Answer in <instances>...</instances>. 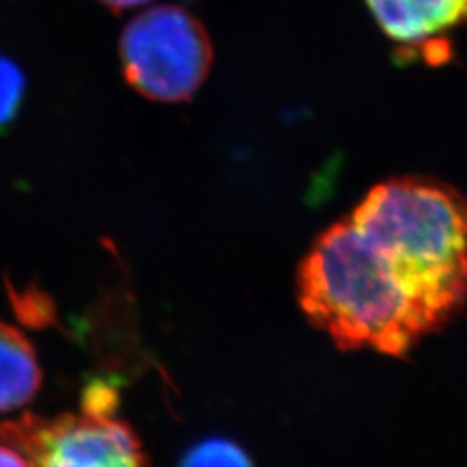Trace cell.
I'll list each match as a JSON object with an SVG mask.
<instances>
[{
    "instance_id": "cell-4",
    "label": "cell",
    "mask_w": 467,
    "mask_h": 467,
    "mask_svg": "<svg viewBox=\"0 0 467 467\" xmlns=\"http://www.w3.org/2000/svg\"><path fill=\"white\" fill-rule=\"evenodd\" d=\"M125 80L156 102L189 100L210 75L213 47L198 17L163 4L134 17L119 36Z\"/></svg>"
},
{
    "instance_id": "cell-5",
    "label": "cell",
    "mask_w": 467,
    "mask_h": 467,
    "mask_svg": "<svg viewBox=\"0 0 467 467\" xmlns=\"http://www.w3.org/2000/svg\"><path fill=\"white\" fill-rule=\"evenodd\" d=\"M383 34L399 47L447 52V36L467 21V0H366Z\"/></svg>"
},
{
    "instance_id": "cell-9",
    "label": "cell",
    "mask_w": 467,
    "mask_h": 467,
    "mask_svg": "<svg viewBox=\"0 0 467 467\" xmlns=\"http://www.w3.org/2000/svg\"><path fill=\"white\" fill-rule=\"evenodd\" d=\"M0 467H30L26 459L11 445H0Z\"/></svg>"
},
{
    "instance_id": "cell-1",
    "label": "cell",
    "mask_w": 467,
    "mask_h": 467,
    "mask_svg": "<svg viewBox=\"0 0 467 467\" xmlns=\"http://www.w3.org/2000/svg\"><path fill=\"white\" fill-rule=\"evenodd\" d=\"M379 267L436 333L467 303V200L455 189L400 177L370 189L351 212Z\"/></svg>"
},
{
    "instance_id": "cell-2",
    "label": "cell",
    "mask_w": 467,
    "mask_h": 467,
    "mask_svg": "<svg viewBox=\"0 0 467 467\" xmlns=\"http://www.w3.org/2000/svg\"><path fill=\"white\" fill-rule=\"evenodd\" d=\"M298 298L308 320L343 350L405 357L426 337L348 217L320 234L301 262Z\"/></svg>"
},
{
    "instance_id": "cell-7",
    "label": "cell",
    "mask_w": 467,
    "mask_h": 467,
    "mask_svg": "<svg viewBox=\"0 0 467 467\" xmlns=\"http://www.w3.org/2000/svg\"><path fill=\"white\" fill-rule=\"evenodd\" d=\"M179 467H253L248 455L225 440H208L185 453Z\"/></svg>"
},
{
    "instance_id": "cell-6",
    "label": "cell",
    "mask_w": 467,
    "mask_h": 467,
    "mask_svg": "<svg viewBox=\"0 0 467 467\" xmlns=\"http://www.w3.org/2000/svg\"><path fill=\"white\" fill-rule=\"evenodd\" d=\"M42 372L28 337L0 322V412L15 410L34 400Z\"/></svg>"
},
{
    "instance_id": "cell-8",
    "label": "cell",
    "mask_w": 467,
    "mask_h": 467,
    "mask_svg": "<svg viewBox=\"0 0 467 467\" xmlns=\"http://www.w3.org/2000/svg\"><path fill=\"white\" fill-rule=\"evenodd\" d=\"M25 96V77L9 59L0 57V132L13 123Z\"/></svg>"
},
{
    "instance_id": "cell-10",
    "label": "cell",
    "mask_w": 467,
    "mask_h": 467,
    "mask_svg": "<svg viewBox=\"0 0 467 467\" xmlns=\"http://www.w3.org/2000/svg\"><path fill=\"white\" fill-rule=\"evenodd\" d=\"M102 5L113 9V11H129V9H134V7H140V5H146L150 0H99Z\"/></svg>"
},
{
    "instance_id": "cell-3",
    "label": "cell",
    "mask_w": 467,
    "mask_h": 467,
    "mask_svg": "<svg viewBox=\"0 0 467 467\" xmlns=\"http://www.w3.org/2000/svg\"><path fill=\"white\" fill-rule=\"evenodd\" d=\"M115 389L92 384L78 414H25L2 424L0 436L30 467H150L140 440L115 416Z\"/></svg>"
}]
</instances>
